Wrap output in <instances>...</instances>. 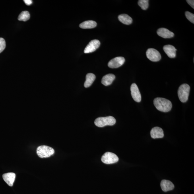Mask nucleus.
Segmentation results:
<instances>
[{"label": "nucleus", "instance_id": "f257e3e1", "mask_svg": "<svg viewBox=\"0 0 194 194\" xmlns=\"http://www.w3.org/2000/svg\"><path fill=\"white\" fill-rule=\"evenodd\" d=\"M154 104L158 110L163 112H168L172 108V104L170 100L162 98L154 99Z\"/></svg>", "mask_w": 194, "mask_h": 194}, {"label": "nucleus", "instance_id": "f03ea898", "mask_svg": "<svg viewBox=\"0 0 194 194\" xmlns=\"http://www.w3.org/2000/svg\"><path fill=\"white\" fill-rule=\"evenodd\" d=\"M116 119L112 116L100 117L96 119L95 124L99 127H103L107 125L112 126L116 123Z\"/></svg>", "mask_w": 194, "mask_h": 194}, {"label": "nucleus", "instance_id": "7ed1b4c3", "mask_svg": "<svg viewBox=\"0 0 194 194\" xmlns=\"http://www.w3.org/2000/svg\"><path fill=\"white\" fill-rule=\"evenodd\" d=\"M190 87L188 84H183L179 87L177 94L179 100L182 103H185L188 100Z\"/></svg>", "mask_w": 194, "mask_h": 194}, {"label": "nucleus", "instance_id": "20e7f679", "mask_svg": "<svg viewBox=\"0 0 194 194\" xmlns=\"http://www.w3.org/2000/svg\"><path fill=\"white\" fill-rule=\"evenodd\" d=\"M53 148L47 146H39L37 149V154L40 158H49L54 153Z\"/></svg>", "mask_w": 194, "mask_h": 194}, {"label": "nucleus", "instance_id": "39448f33", "mask_svg": "<svg viewBox=\"0 0 194 194\" xmlns=\"http://www.w3.org/2000/svg\"><path fill=\"white\" fill-rule=\"evenodd\" d=\"M101 160L104 164H113L118 162V157L113 153L106 152L102 156Z\"/></svg>", "mask_w": 194, "mask_h": 194}, {"label": "nucleus", "instance_id": "423d86ee", "mask_svg": "<svg viewBox=\"0 0 194 194\" xmlns=\"http://www.w3.org/2000/svg\"><path fill=\"white\" fill-rule=\"evenodd\" d=\"M146 55L150 61L154 62L159 61L162 58L159 51L154 48L148 49L146 51Z\"/></svg>", "mask_w": 194, "mask_h": 194}, {"label": "nucleus", "instance_id": "0eeeda50", "mask_svg": "<svg viewBox=\"0 0 194 194\" xmlns=\"http://www.w3.org/2000/svg\"><path fill=\"white\" fill-rule=\"evenodd\" d=\"M125 61V58L123 57H115L109 62L108 66L111 69H116L122 65Z\"/></svg>", "mask_w": 194, "mask_h": 194}, {"label": "nucleus", "instance_id": "6e6552de", "mask_svg": "<svg viewBox=\"0 0 194 194\" xmlns=\"http://www.w3.org/2000/svg\"><path fill=\"white\" fill-rule=\"evenodd\" d=\"M100 41L96 39L91 41L84 50V53H89L94 52L100 47Z\"/></svg>", "mask_w": 194, "mask_h": 194}, {"label": "nucleus", "instance_id": "1a4fd4ad", "mask_svg": "<svg viewBox=\"0 0 194 194\" xmlns=\"http://www.w3.org/2000/svg\"><path fill=\"white\" fill-rule=\"evenodd\" d=\"M131 91L132 97L135 102L140 103L141 100V96L137 84L133 83L131 86Z\"/></svg>", "mask_w": 194, "mask_h": 194}, {"label": "nucleus", "instance_id": "9d476101", "mask_svg": "<svg viewBox=\"0 0 194 194\" xmlns=\"http://www.w3.org/2000/svg\"><path fill=\"white\" fill-rule=\"evenodd\" d=\"M157 33L159 36L165 39L172 38L174 35L173 32L165 28H159L157 31Z\"/></svg>", "mask_w": 194, "mask_h": 194}, {"label": "nucleus", "instance_id": "9b49d317", "mask_svg": "<svg viewBox=\"0 0 194 194\" xmlns=\"http://www.w3.org/2000/svg\"><path fill=\"white\" fill-rule=\"evenodd\" d=\"M163 50L164 52L170 58H173L176 57L177 50L173 45H165L163 47Z\"/></svg>", "mask_w": 194, "mask_h": 194}, {"label": "nucleus", "instance_id": "f8f14e48", "mask_svg": "<svg viewBox=\"0 0 194 194\" xmlns=\"http://www.w3.org/2000/svg\"><path fill=\"white\" fill-rule=\"evenodd\" d=\"M151 136L152 139L162 138L164 137V131L162 128L156 127L151 129L150 132Z\"/></svg>", "mask_w": 194, "mask_h": 194}, {"label": "nucleus", "instance_id": "ddd939ff", "mask_svg": "<svg viewBox=\"0 0 194 194\" xmlns=\"http://www.w3.org/2000/svg\"><path fill=\"white\" fill-rule=\"evenodd\" d=\"M15 177L16 174L13 173H8L3 175L4 181L11 187L13 186Z\"/></svg>", "mask_w": 194, "mask_h": 194}, {"label": "nucleus", "instance_id": "4468645a", "mask_svg": "<svg viewBox=\"0 0 194 194\" xmlns=\"http://www.w3.org/2000/svg\"><path fill=\"white\" fill-rule=\"evenodd\" d=\"M160 185L162 190L165 192L172 191L174 188V184L168 180H162L161 181Z\"/></svg>", "mask_w": 194, "mask_h": 194}, {"label": "nucleus", "instance_id": "2eb2a0df", "mask_svg": "<svg viewBox=\"0 0 194 194\" xmlns=\"http://www.w3.org/2000/svg\"><path fill=\"white\" fill-rule=\"evenodd\" d=\"M115 78V76L113 74H108L105 75L102 78V83L105 86L110 85Z\"/></svg>", "mask_w": 194, "mask_h": 194}, {"label": "nucleus", "instance_id": "dca6fc26", "mask_svg": "<svg viewBox=\"0 0 194 194\" xmlns=\"http://www.w3.org/2000/svg\"><path fill=\"white\" fill-rule=\"evenodd\" d=\"M97 26V23L95 21L92 20L87 21H84L80 24V28L83 29H90L94 28Z\"/></svg>", "mask_w": 194, "mask_h": 194}, {"label": "nucleus", "instance_id": "f3484780", "mask_svg": "<svg viewBox=\"0 0 194 194\" xmlns=\"http://www.w3.org/2000/svg\"><path fill=\"white\" fill-rule=\"evenodd\" d=\"M118 20L123 24L129 25L132 22L133 20L131 17L127 14H121L118 16Z\"/></svg>", "mask_w": 194, "mask_h": 194}, {"label": "nucleus", "instance_id": "a211bd4d", "mask_svg": "<svg viewBox=\"0 0 194 194\" xmlns=\"http://www.w3.org/2000/svg\"><path fill=\"white\" fill-rule=\"evenodd\" d=\"M96 78L95 75L92 73H89L86 76V80L84 83V87L88 88L92 85Z\"/></svg>", "mask_w": 194, "mask_h": 194}, {"label": "nucleus", "instance_id": "6ab92c4d", "mask_svg": "<svg viewBox=\"0 0 194 194\" xmlns=\"http://www.w3.org/2000/svg\"><path fill=\"white\" fill-rule=\"evenodd\" d=\"M30 17L29 12L28 11H24L22 12L18 16V20L25 22L29 19Z\"/></svg>", "mask_w": 194, "mask_h": 194}, {"label": "nucleus", "instance_id": "aec40b11", "mask_svg": "<svg viewBox=\"0 0 194 194\" xmlns=\"http://www.w3.org/2000/svg\"><path fill=\"white\" fill-rule=\"evenodd\" d=\"M138 5L141 7L142 9L146 10L149 6V1L148 0H140L138 1Z\"/></svg>", "mask_w": 194, "mask_h": 194}, {"label": "nucleus", "instance_id": "412c9836", "mask_svg": "<svg viewBox=\"0 0 194 194\" xmlns=\"http://www.w3.org/2000/svg\"><path fill=\"white\" fill-rule=\"evenodd\" d=\"M185 15L186 17L190 22L193 24H194V14H193L188 11H186L185 12Z\"/></svg>", "mask_w": 194, "mask_h": 194}, {"label": "nucleus", "instance_id": "4be33fe9", "mask_svg": "<svg viewBox=\"0 0 194 194\" xmlns=\"http://www.w3.org/2000/svg\"><path fill=\"white\" fill-rule=\"evenodd\" d=\"M6 47L5 40L3 38H0V53L5 50Z\"/></svg>", "mask_w": 194, "mask_h": 194}, {"label": "nucleus", "instance_id": "5701e85b", "mask_svg": "<svg viewBox=\"0 0 194 194\" xmlns=\"http://www.w3.org/2000/svg\"><path fill=\"white\" fill-rule=\"evenodd\" d=\"M186 1L187 3H188L193 9H194V1H193V0H187Z\"/></svg>", "mask_w": 194, "mask_h": 194}, {"label": "nucleus", "instance_id": "b1692460", "mask_svg": "<svg viewBox=\"0 0 194 194\" xmlns=\"http://www.w3.org/2000/svg\"><path fill=\"white\" fill-rule=\"evenodd\" d=\"M24 2L27 5L30 6L32 3V0H24Z\"/></svg>", "mask_w": 194, "mask_h": 194}]
</instances>
